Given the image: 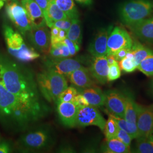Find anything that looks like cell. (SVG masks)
<instances>
[{"label":"cell","instance_id":"cell-18","mask_svg":"<svg viewBox=\"0 0 153 153\" xmlns=\"http://www.w3.org/2000/svg\"><path fill=\"white\" fill-rule=\"evenodd\" d=\"M129 28L133 33L142 41L153 43V16Z\"/></svg>","mask_w":153,"mask_h":153},{"label":"cell","instance_id":"cell-26","mask_svg":"<svg viewBox=\"0 0 153 153\" xmlns=\"http://www.w3.org/2000/svg\"><path fill=\"white\" fill-rule=\"evenodd\" d=\"M131 49L134 54V60L137 67L145 58L150 55H153L152 49L143 45L138 42L134 43L133 42Z\"/></svg>","mask_w":153,"mask_h":153},{"label":"cell","instance_id":"cell-34","mask_svg":"<svg viewBox=\"0 0 153 153\" xmlns=\"http://www.w3.org/2000/svg\"><path fill=\"white\" fill-rule=\"evenodd\" d=\"M121 76V69L118 61L115 62L109 65V69L107 76L108 81H113L119 79Z\"/></svg>","mask_w":153,"mask_h":153},{"label":"cell","instance_id":"cell-13","mask_svg":"<svg viewBox=\"0 0 153 153\" xmlns=\"http://www.w3.org/2000/svg\"><path fill=\"white\" fill-rule=\"evenodd\" d=\"M28 33L30 40L36 49L43 53L49 51L51 47V33L47 25L32 28Z\"/></svg>","mask_w":153,"mask_h":153},{"label":"cell","instance_id":"cell-4","mask_svg":"<svg viewBox=\"0 0 153 153\" xmlns=\"http://www.w3.org/2000/svg\"><path fill=\"white\" fill-rule=\"evenodd\" d=\"M153 13V0H128L119 8L121 21L129 27L150 16Z\"/></svg>","mask_w":153,"mask_h":153},{"label":"cell","instance_id":"cell-3","mask_svg":"<svg viewBox=\"0 0 153 153\" xmlns=\"http://www.w3.org/2000/svg\"><path fill=\"white\" fill-rule=\"evenodd\" d=\"M36 80L40 93L49 102H56L61 93L68 87L65 76L48 69L38 73Z\"/></svg>","mask_w":153,"mask_h":153},{"label":"cell","instance_id":"cell-25","mask_svg":"<svg viewBox=\"0 0 153 153\" xmlns=\"http://www.w3.org/2000/svg\"><path fill=\"white\" fill-rule=\"evenodd\" d=\"M67 38L80 45L82 42V29L78 17L71 19V25L67 32Z\"/></svg>","mask_w":153,"mask_h":153},{"label":"cell","instance_id":"cell-31","mask_svg":"<svg viewBox=\"0 0 153 153\" xmlns=\"http://www.w3.org/2000/svg\"><path fill=\"white\" fill-rule=\"evenodd\" d=\"M137 69L148 76H153V55L145 58L138 65Z\"/></svg>","mask_w":153,"mask_h":153},{"label":"cell","instance_id":"cell-8","mask_svg":"<svg viewBox=\"0 0 153 153\" xmlns=\"http://www.w3.org/2000/svg\"><path fill=\"white\" fill-rule=\"evenodd\" d=\"M6 9L7 16L23 35L32 29L27 13L23 6L16 2H11L7 5Z\"/></svg>","mask_w":153,"mask_h":153},{"label":"cell","instance_id":"cell-28","mask_svg":"<svg viewBox=\"0 0 153 153\" xmlns=\"http://www.w3.org/2000/svg\"><path fill=\"white\" fill-rule=\"evenodd\" d=\"M49 52L52 58L62 59L71 57L68 47L62 42L51 44Z\"/></svg>","mask_w":153,"mask_h":153},{"label":"cell","instance_id":"cell-35","mask_svg":"<svg viewBox=\"0 0 153 153\" xmlns=\"http://www.w3.org/2000/svg\"><path fill=\"white\" fill-rule=\"evenodd\" d=\"M71 19L69 18H66L65 19H61L56 21L53 22L50 27H57L59 29L65 30L66 31H68L69 28L71 27Z\"/></svg>","mask_w":153,"mask_h":153},{"label":"cell","instance_id":"cell-27","mask_svg":"<svg viewBox=\"0 0 153 153\" xmlns=\"http://www.w3.org/2000/svg\"><path fill=\"white\" fill-rule=\"evenodd\" d=\"M57 6L64 11L68 18L73 19L78 17V13L73 0H55Z\"/></svg>","mask_w":153,"mask_h":153},{"label":"cell","instance_id":"cell-15","mask_svg":"<svg viewBox=\"0 0 153 153\" xmlns=\"http://www.w3.org/2000/svg\"><path fill=\"white\" fill-rule=\"evenodd\" d=\"M57 111L62 123L67 127L76 126L78 107L73 102H57Z\"/></svg>","mask_w":153,"mask_h":153},{"label":"cell","instance_id":"cell-19","mask_svg":"<svg viewBox=\"0 0 153 153\" xmlns=\"http://www.w3.org/2000/svg\"><path fill=\"white\" fill-rule=\"evenodd\" d=\"M67 76L71 84L77 88L85 89L95 86L89 70L84 66L71 72Z\"/></svg>","mask_w":153,"mask_h":153},{"label":"cell","instance_id":"cell-45","mask_svg":"<svg viewBox=\"0 0 153 153\" xmlns=\"http://www.w3.org/2000/svg\"><path fill=\"white\" fill-rule=\"evenodd\" d=\"M150 91L153 95V79H152V81L151 82V84H150Z\"/></svg>","mask_w":153,"mask_h":153},{"label":"cell","instance_id":"cell-44","mask_svg":"<svg viewBox=\"0 0 153 153\" xmlns=\"http://www.w3.org/2000/svg\"><path fill=\"white\" fill-rule=\"evenodd\" d=\"M75 1H76V2H78L81 4L86 5H91L93 2L92 0H75Z\"/></svg>","mask_w":153,"mask_h":153},{"label":"cell","instance_id":"cell-48","mask_svg":"<svg viewBox=\"0 0 153 153\" xmlns=\"http://www.w3.org/2000/svg\"><path fill=\"white\" fill-rule=\"evenodd\" d=\"M2 1H5V0H2Z\"/></svg>","mask_w":153,"mask_h":153},{"label":"cell","instance_id":"cell-43","mask_svg":"<svg viewBox=\"0 0 153 153\" xmlns=\"http://www.w3.org/2000/svg\"><path fill=\"white\" fill-rule=\"evenodd\" d=\"M107 57V61L108 63V65H112L114 63H115V62H116L117 61L116 60L114 56L112 55H108L106 56Z\"/></svg>","mask_w":153,"mask_h":153},{"label":"cell","instance_id":"cell-11","mask_svg":"<svg viewBox=\"0 0 153 153\" xmlns=\"http://www.w3.org/2000/svg\"><path fill=\"white\" fill-rule=\"evenodd\" d=\"M136 124L139 136L149 137L153 131V105L149 106L138 105Z\"/></svg>","mask_w":153,"mask_h":153},{"label":"cell","instance_id":"cell-12","mask_svg":"<svg viewBox=\"0 0 153 153\" xmlns=\"http://www.w3.org/2000/svg\"><path fill=\"white\" fill-rule=\"evenodd\" d=\"M105 93V106L108 113L121 117H124L126 95L116 90H109Z\"/></svg>","mask_w":153,"mask_h":153},{"label":"cell","instance_id":"cell-5","mask_svg":"<svg viewBox=\"0 0 153 153\" xmlns=\"http://www.w3.org/2000/svg\"><path fill=\"white\" fill-rule=\"evenodd\" d=\"M4 35L9 53L18 60L27 62L40 57L39 53L25 43L21 35L11 27L7 25L4 27Z\"/></svg>","mask_w":153,"mask_h":153},{"label":"cell","instance_id":"cell-20","mask_svg":"<svg viewBox=\"0 0 153 153\" xmlns=\"http://www.w3.org/2000/svg\"><path fill=\"white\" fill-rule=\"evenodd\" d=\"M81 93L88 100L89 105L95 107L104 105L105 95L99 88L95 86L83 89Z\"/></svg>","mask_w":153,"mask_h":153},{"label":"cell","instance_id":"cell-33","mask_svg":"<svg viewBox=\"0 0 153 153\" xmlns=\"http://www.w3.org/2000/svg\"><path fill=\"white\" fill-rule=\"evenodd\" d=\"M118 62L121 69L126 73H132L137 69V65L134 59L125 57Z\"/></svg>","mask_w":153,"mask_h":153},{"label":"cell","instance_id":"cell-32","mask_svg":"<svg viewBox=\"0 0 153 153\" xmlns=\"http://www.w3.org/2000/svg\"><path fill=\"white\" fill-rule=\"evenodd\" d=\"M77 94L78 91L76 88L73 86L68 87L60 94L57 102H72Z\"/></svg>","mask_w":153,"mask_h":153},{"label":"cell","instance_id":"cell-46","mask_svg":"<svg viewBox=\"0 0 153 153\" xmlns=\"http://www.w3.org/2000/svg\"><path fill=\"white\" fill-rule=\"evenodd\" d=\"M4 5V2L2 0H0V9H1V7Z\"/></svg>","mask_w":153,"mask_h":153},{"label":"cell","instance_id":"cell-23","mask_svg":"<svg viewBox=\"0 0 153 153\" xmlns=\"http://www.w3.org/2000/svg\"><path fill=\"white\" fill-rule=\"evenodd\" d=\"M126 104L124 118L131 123H136L138 105L131 93H126Z\"/></svg>","mask_w":153,"mask_h":153},{"label":"cell","instance_id":"cell-1","mask_svg":"<svg viewBox=\"0 0 153 153\" xmlns=\"http://www.w3.org/2000/svg\"><path fill=\"white\" fill-rule=\"evenodd\" d=\"M0 83L23 103L44 116L48 108L42 100L31 71L0 53Z\"/></svg>","mask_w":153,"mask_h":153},{"label":"cell","instance_id":"cell-14","mask_svg":"<svg viewBox=\"0 0 153 153\" xmlns=\"http://www.w3.org/2000/svg\"><path fill=\"white\" fill-rule=\"evenodd\" d=\"M112 27L103 28L99 30L88 46V51L93 57L107 56V40Z\"/></svg>","mask_w":153,"mask_h":153},{"label":"cell","instance_id":"cell-42","mask_svg":"<svg viewBox=\"0 0 153 153\" xmlns=\"http://www.w3.org/2000/svg\"><path fill=\"white\" fill-rule=\"evenodd\" d=\"M67 32L65 30H60L59 33L57 38V43H60L62 42L66 38H67Z\"/></svg>","mask_w":153,"mask_h":153},{"label":"cell","instance_id":"cell-7","mask_svg":"<svg viewBox=\"0 0 153 153\" xmlns=\"http://www.w3.org/2000/svg\"><path fill=\"white\" fill-rule=\"evenodd\" d=\"M133 40L124 28L119 26L112 28L107 40V55H114L119 49H131Z\"/></svg>","mask_w":153,"mask_h":153},{"label":"cell","instance_id":"cell-39","mask_svg":"<svg viewBox=\"0 0 153 153\" xmlns=\"http://www.w3.org/2000/svg\"><path fill=\"white\" fill-rule=\"evenodd\" d=\"M131 49H129V48H123V49H119V51H117L114 55L116 60L119 62L121 60H122L123 58H124L126 57L127 53Z\"/></svg>","mask_w":153,"mask_h":153},{"label":"cell","instance_id":"cell-17","mask_svg":"<svg viewBox=\"0 0 153 153\" xmlns=\"http://www.w3.org/2000/svg\"><path fill=\"white\" fill-rule=\"evenodd\" d=\"M21 3L27 13L33 28L46 25L43 11L34 0H22Z\"/></svg>","mask_w":153,"mask_h":153},{"label":"cell","instance_id":"cell-2","mask_svg":"<svg viewBox=\"0 0 153 153\" xmlns=\"http://www.w3.org/2000/svg\"><path fill=\"white\" fill-rule=\"evenodd\" d=\"M44 116L32 109L0 83V119L7 124L25 128Z\"/></svg>","mask_w":153,"mask_h":153},{"label":"cell","instance_id":"cell-38","mask_svg":"<svg viewBox=\"0 0 153 153\" xmlns=\"http://www.w3.org/2000/svg\"><path fill=\"white\" fill-rule=\"evenodd\" d=\"M74 104L76 105V106L79 108H82L89 105L88 100L85 98V97L82 95L81 93L77 94L76 96L74 97L72 102Z\"/></svg>","mask_w":153,"mask_h":153},{"label":"cell","instance_id":"cell-29","mask_svg":"<svg viewBox=\"0 0 153 153\" xmlns=\"http://www.w3.org/2000/svg\"><path fill=\"white\" fill-rule=\"evenodd\" d=\"M137 140L134 149V153H153V141L149 137H139Z\"/></svg>","mask_w":153,"mask_h":153},{"label":"cell","instance_id":"cell-24","mask_svg":"<svg viewBox=\"0 0 153 153\" xmlns=\"http://www.w3.org/2000/svg\"><path fill=\"white\" fill-rule=\"evenodd\" d=\"M109 115H111L116 121L119 128L127 132L133 139L136 138L139 136V131L136 123L126 120L124 117L116 116L110 114H109Z\"/></svg>","mask_w":153,"mask_h":153},{"label":"cell","instance_id":"cell-41","mask_svg":"<svg viewBox=\"0 0 153 153\" xmlns=\"http://www.w3.org/2000/svg\"><path fill=\"white\" fill-rule=\"evenodd\" d=\"M37 4L42 9V10L44 12L46 11L48 5H49L50 0H34Z\"/></svg>","mask_w":153,"mask_h":153},{"label":"cell","instance_id":"cell-49","mask_svg":"<svg viewBox=\"0 0 153 153\" xmlns=\"http://www.w3.org/2000/svg\"></svg>","mask_w":153,"mask_h":153},{"label":"cell","instance_id":"cell-22","mask_svg":"<svg viewBox=\"0 0 153 153\" xmlns=\"http://www.w3.org/2000/svg\"><path fill=\"white\" fill-rule=\"evenodd\" d=\"M101 150L105 153H128L131 152L130 147L117 138L106 140L101 146Z\"/></svg>","mask_w":153,"mask_h":153},{"label":"cell","instance_id":"cell-40","mask_svg":"<svg viewBox=\"0 0 153 153\" xmlns=\"http://www.w3.org/2000/svg\"><path fill=\"white\" fill-rule=\"evenodd\" d=\"M11 152V146L9 143L0 142V153H7Z\"/></svg>","mask_w":153,"mask_h":153},{"label":"cell","instance_id":"cell-21","mask_svg":"<svg viewBox=\"0 0 153 153\" xmlns=\"http://www.w3.org/2000/svg\"><path fill=\"white\" fill-rule=\"evenodd\" d=\"M44 15L46 25L48 27H50L53 22L68 18L65 13L56 5L55 0H50L48 6L46 11L44 12Z\"/></svg>","mask_w":153,"mask_h":153},{"label":"cell","instance_id":"cell-10","mask_svg":"<svg viewBox=\"0 0 153 153\" xmlns=\"http://www.w3.org/2000/svg\"><path fill=\"white\" fill-rule=\"evenodd\" d=\"M47 69L52 70L60 74L68 76L71 72L82 67L79 60L71 58L48 59L44 62Z\"/></svg>","mask_w":153,"mask_h":153},{"label":"cell","instance_id":"cell-6","mask_svg":"<svg viewBox=\"0 0 153 153\" xmlns=\"http://www.w3.org/2000/svg\"><path fill=\"white\" fill-rule=\"evenodd\" d=\"M53 142L52 133L48 127L35 128L23 134L19 141L25 150L38 151L48 148Z\"/></svg>","mask_w":153,"mask_h":153},{"label":"cell","instance_id":"cell-36","mask_svg":"<svg viewBox=\"0 0 153 153\" xmlns=\"http://www.w3.org/2000/svg\"><path fill=\"white\" fill-rule=\"evenodd\" d=\"M116 138L119 139L121 142H123L126 145L129 147L131 145V141L133 140L132 137L127 132L120 128L118 129Z\"/></svg>","mask_w":153,"mask_h":153},{"label":"cell","instance_id":"cell-16","mask_svg":"<svg viewBox=\"0 0 153 153\" xmlns=\"http://www.w3.org/2000/svg\"><path fill=\"white\" fill-rule=\"evenodd\" d=\"M108 69L109 65L106 56L93 57L89 71L91 76L99 83L104 85L108 81Z\"/></svg>","mask_w":153,"mask_h":153},{"label":"cell","instance_id":"cell-9","mask_svg":"<svg viewBox=\"0 0 153 153\" xmlns=\"http://www.w3.org/2000/svg\"><path fill=\"white\" fill-rule=\"evenodd\" d=\"M106 120L97 107L88 105L79 108L76 116V126L80 127L96 126L103 131Z\"/></svg>","mask_w":153,"mask_h":153},{"label":"cell","instance_id":"cell-37","mask_svg":"<svg viewBox=\"0 0 153 153\" xmlns=\"http://www.w3.org/2000/svg\"><path fill=\"white\" fill-rule=\"evenodd\" d=\"M62 42L68 47L69 51L71 56H73L76 55L80 49L79 44L74 42L73 41L70 40L68 38H66L62 41Z\"/></svg>","mask_w":153,"mask_h":153},{"label":"cell","instance_id":"cell-30","mask_svg":"<svg viewBox=\"0 0 153 153\" xmlns=\"http://www.w3.org/2000/svg\"><path fill=\"white\" fill-rule=\"evenodd\" d=\"M119 129L118 126L114 119L109 115L108 120L106 121L104 126V135L106 140H109L116 137V134Z\"/></svg>","mask_w":153,"mask_h":153},{"label":"cell","instance_id":"cell-47","mask_svg":"<svg viewBox=\"0 0 153 153\" xmlns=\"http://www.w3.org/2000/svg\"><path fill=\"white\" fill-rule=\"evenodd\" d=\"M149 138L152 140L153 141V131H152V132L151 133V134H150V136H149Z\"/></svg>","mask_w":153,"mask_h":153}]
</instances>
